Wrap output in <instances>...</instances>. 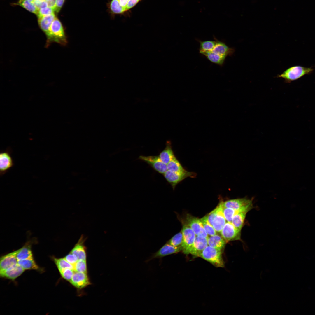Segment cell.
Listing matches in <instances>:
<instances>
[{
	"label": "cell",
	"instance_id": "obj_25",
	"mask_svg": "<svg viewBox=\"0 0 315 315\" xmlns=\"http://www.w3.org/2000/svg\"><path fill=\"white\" fill-rule=\"evenodd\" d=\"M18 264L25 270H35L40 271V268L36 263L34 258L18 261Z\"/></svg>",
	"mask_w": 315,
	"mask_h": 315
},
{
	"label": "cell",
	"instance_id": "obj_41",
	"mask_svg": "<svg viewBox=\"0 0 315 315\" xmlns=\"http://www.w3.org/2000/svg\"><path fill=\"white\" fill-rule=\"evenodd\" d=\"M140 0H128L126 8V10H127L134 7Z\"/></svg>",
	"mask_w": 315,
	"mask_h": 315
},
{
	"label": "cell",
	"instance_id": "obj_16",
	"mask_svg": "<svg viewBox=\"0 0 315 315\" xmlns=\"http://www.w3.org/2000/svg\"><path fill=\"white\" fill-rule=\"evenodd\" d=\"M216 40V43L211 52L225 57L233 53V48L229 47L224 43Z\"/></svg>",
	"mask_w": 315,
	"mask_h": 315
},
{
	"label": "cell",
	"instance_id": "obj_10",
	"mask_svg": "<svg viewBox=\"0 0 315 315\" xmlns=\"http://www.w3.org/2000/svg\"><path fill=\"white\" fill-rule=\"evenodd\" d=\"M69 282L74 287L79 289L91 284L87 273L76 271Z\"/></svg>",
	"mask_w": 315,
	"mask_h": 315
},
{
	"label": "cell",
	"instance_id": "obj_34",
	"mask_svg": "<svg viewBox=\"0 0 315 315\" xmlns=\"http://www.w3.org/2000/svg\"><path fill=\"white\" fill-rule=\"evenodd\" d=\"M75 271L87 273V267L86 260H78L74 265Z\"/></svg>",
	"mask_w": 315,
	"mask_h": 315
},
{
	"label": "cell",
	"instance_id": "obj_18",
	"mask_svg": "<svg viewBox=\"0 0 315 315\" xmlns=\"http://www.w3.org/2000/svg\"><path fill=\"white\" fill-rule=\"evenodd\" d=\"M54 13L38 18L39 26L46 36L48 35L49 28L55 18Z\"/></svg>",
	"mask_w": 315,
	"mask_h": 315
},
{
	"label": "cell",
	"instance_id": "obj_33",
	"mask_svg": "<svg viewBox=\"0 0 315 315\" xmlns=\"http://www.w3.org/2000/svg\"><path fill=\"white\" fill-rule=\"evenodd\" d=\"M110 7L112 12L115 14H121L126 11L120 5L119 0H112Z\"/></svg>",
	"mask_w": 315,
	"mask_h": 315
},
{
	"label": "cell",
	"instance_id": "obj_31",
	"mask_svg": "<svg viewBox=\"0 0 315 315\" xmlns=\"http://www.w3.org/2000/svg\"><path fill=\"white\" fill-rule=\"evenodd\" d=\"M219 204L221 206L222 212L226 221L231 223L233 216L238 212L233 209L223 207L220 203Z\"/></svg>",
	"mask_w": 315,
	"mask_h": 315
},
{
	"label": "cell",
	"instance_id": "obj_36",
	"mask_svg": "<svg viewBox=\"0 0 315 315\" xmlns=\"http://www.w3.org/2000/svg\"><path fill=\"white\" fill-rule=\"evenodd\" d=\"M54 10L52 8L47 7L39 9L37 16L38 18L54 13Z\"/></svg>",
	"mask_w": 315,
	"mask_h": 315
},
{
	"label": "cell",
	"instance_id": "obj_35",
	"mask_svg": "<svg viewBox=\"0 0 315 315\" xmlns=\"http://www.w3.org/2000/svg\"><path fill=\"white\" fill-rule=\"evenodd\" d=\"M59 272L62 277L69 282L75 271L74 270L66 269Z\"/></svg>",
	"mask_w": 315,
	"mask_h": 315
},
{
	"label": "cell",
	"instance_id": "obj_4",
	"mask_svg": "<svg viewBox=\"0 0 315 315\" xmlns=\"http://www.w3.org/2000/svg\"><path fill=\"white\" fill-rule=\"evenodd\" d=\"M252 200L245 198L231 199L220 203L224 207L233 209L238 212H248L253 208Z\"/></svg>",
	"mask_w": 315,
	"mask_h": 315
},
{
	"label": "cell",
	"instance_id": "obj_27",
	"mask_svg": "<svg viewBox=\"0 0 315 315\" xmlns=\"http://www.w3.org/2000/svg\"><path fill=\"white\" fill-rule=\"evenodd\" d=\"M206 58L212 62L222 66L223 64L226 57L215 54L211 52L204 54Z\"/></svg>",
	"mask_w": 315,
	"mask_h": 315
},
{
	"label": "cell",
	"instance_id": "obj_9",
	"mask_svg": "<svg viewBox=\"0 0 315 315\" xmlns=\"http://www.w3.org/2000/svg\"><path fill=\"white\" fill-rule=\"evenodd\" d=\"M139 159L148 164L159 173L163 174L167 170V164L161 160L158 156L140 155Z\"/></svg>",
	"mask_w": 315,
	"mask_h": 315
},
{
	"label": "cell",
	"instance_id": "obj_23",
	"mask_svg": "<svg viewBox=\"0 0 315 315\" xmlns=\"http://www.w3.org/2000/svg\"><path fill=\"white\" fill-rule=\"evenodd\" d=\"M247 212H238L233 216L232 223L236 228L241 230L243 226L244 222Z\"/></svg>",
	"mask_w": 315,
	"mask_h": 315
},
{
	"label": "cell",
	"instance_id": "obj_11",
	"mask_svg": "<svg viewBox=\"0 0 315 315\" xmlns=\"http://www.w3.org/2000/svg\"><path fill=\"white\" fill-rule=\"evenodd\" d=\"M18 250L4 255L0 258V272L11 268L18 264L16 255Z\"/></svg>",
	"mask_w": 315,
	"mask_h": 315
},
{
	"label": "cell",
	"instance_id": "obj_5",
	"mask_svg": "<svg viewBox=\"0 0 315 315\" xmlns=\"http://www.w3.org/2000/svg\"><path fill=\"white\" fill-rule=\"evenodd\" d=\"M183 241L181 245V251L185 254H188L193 245L196 235L187 224L184 225L181 231Z\"/></svg>",
	"mask_w": 315,
	"mask_h": 315
},
{
	"label": "cell",
	"instance_id": "obj_15",
	"mask_svg": "<svg viewBox=\"0 0 315 315\" xmlns=\"http://www.w3.org/2000/svg\"><path fill=\"white\" fill-rule=\"evenodd\" d=\"M24 270L18 264L11 268L0 272V275L1 277L13 280L21 275Z\"/></svg>",
	"mask_w": 315,
	"mask_h": 315
},
{
	"label": "cell",
	"instance_id": "obj_17",
	"mask_svg": "<svg viewBox=\"0 0 315 315\" xmlns=\"http://www.w3.org/2000/svg\"><path fill=\"white\" fill-rule=\"evenodd\" d=\"M217 207V213L213 221L212 226L216 232H220L227 221L224 216L219 204Z\"/></svg>",
	"mask_w": 315,
	"mask_h": 315
},
{
	"label": "cell",
	"instance_id": "obj_14",
	"mask_svg": "<svg viewBox=\"0 0 315 315\" xmlns=\"http://www.w3.org/2000/svg\"><path fill=\"white\" fill-rule=\"evenodd\" d=\"M208 245L207 238L196 236L190 254L199 257L200 253Z\"/></svg>",
	"mask_w": 315,
	"mask_h": 315
},
{
	"label": "cell",
	"instance_id": "obj_44",
	"mask_svg": "<svg viewBox=\"0 0 315 315\" xmlns=\"http://www.w3.org/2000/svg\"><path fill=\"white\" fill-rule=\"evenodd\" d=\"M37 0V1H45V0Z\"/></svg>",
	"mask_w": 315,
	"mask_h": 315
},
{
	"label": "cell",
	"instance_id": "obj_1",
	"mask_svg": "<svg viewBox=\"0 0 315 315\" xmlns=\"http://www.w3.org/2000/svg\"><path fill=\"white\" fill-rule=\"evenodd\" d=\"M46 36L45 47L48 48L53 43H56L62 46L68 43V37L63 26L60 20L56 17L52 22Z\"/></svg>",
	"mask_w": 315,
	"mask_h": 315
},
{
	"label": "cell",
	"instance_id": "obj_38",
	"mask_svg": "<svg viewBox=\"0 0 315 315\" xmlns=\"http://www.w3.org/2000/svg\"><path fill=\"white\" fill-rule=\"evenodd\" d=\"M217 211L218 209L217 207L206 216L209 222L212 225L213 221L217 215Z\"/></svg>",
	"mask_w": 315,
	"mask_h": 315
},
{
	"label": "cell",
	"instance_id": "obj_30",
	"mask_svg": "<svg viewBox=\"0 0 315 315\" xmlns=\"http://www.w3.org/2000/svg\"><path fill=\"white\" fill-rule=\"evenodd\" d=\"M200 220L208 235L211 236L216 234V231L209 222L206 216L203 217Z\"/></svg>",
	"mask_w": 315,
	"mask_h": 315
},
{
	"label": "cell",
	"instance_id": "obj_6",
	"mask_svg": "<svg viewBox=\"0 0 315 315\" xmlns=\"http://www.w3.org/2000/svg\"><path fill=\"white\" fill-rule=\"evenodd\" d=\"M163 175L174 190L176 186L181 181L187 177H194L196 176V174L186 170L180 172H173L167 170Z\"/></svg>",
	"mask_w": 315,
	"mask_h": 315
},
{
	"label": "cell",
	"instance_id": "obj_43",
	"mask_svg": "<svg viewBox=\"0 0 315 315\" xmlns=\"http://www.w3.org/2000/svg\"><path fill=\"white\" fill-rule=\"evenodd\" d=\"M28 0V1H30V2H32V3H34V0Z\"/></svg>",
	"mask_w": 315,
	"mask_h": 315
},
{
	"label": "cell",
	"instance_id": "obj_37",
	"mask_svg": "<svg viewBox=\"0 0 315 315\" xmlns=\"http://www.w3.org/2000/svg\"><path fill=\"white\" fill-rule=\"evenodd\" d=\"M64 258L68 262L73 265L78 260L77 257L75 254L70 252Z\"/></svg>",
	"mask_w": 315,
	"mask_h": 315
},
{
	"label": "cell",
	"instance_id": "obj_12",
	"mask_svg": "<svg viewBox=\"0 0 315 315\" xmlns=\"http://www.w3.org/2000/svg\"><path fill=\"white\" fill-rule=\"evenodd\" d=\"M181 251V246L176 247L167 242L156 252L154 253L148 261L153 259L162 258L165 256L177 253Z\"/></svg>",
	"mask_w": 315,
	"mask_h": 315
},
{
	"label": "cell",
	"instance_id": "obj_28",
	"mask_svg": "<svg viewBox=\"0 0 315 315\" xmlns=\"http://www.w3.org/2000/svg\"><path fill=\"white\" fill-rule=\"evenodd\" d=\"M17 4L37 15L38 14L39 9L34 3L31 2L27 0H19Z\"/></svg>",
	"mask_w": 315,
	"mask_h": 315
},
{
	"label": "cell",
	"instance_id": "obj_26",
	"mask_svg": "<svg viewBox=\"0 0 315 315\" xmlns=\"http://www.w3.org/2000/svg\"><path fill=\"white\" fill-rule=\"evenodd\" d=\"M167 170L171 172H180L186 171L175 156L167 164Z\"/></svg>",
	"mask_w": 315,
	"mask_h": 315
},
{
	"label": "cell",
	"instance_id": "obj_32",
	"mask_svg": "<svg viewBox=\"0 0 315 315\" xmlns=\"http://www.w3.org/2000/svg\"><path fill=\"white\" fill-rule=\"evenodd\" d=\"M183 241V234L181 232L172 237L167 242L173 246L178 247L181 246Z\"/></svg>",
	"mask_w": 315,
	"mask_h": 315
},
{
	"label": "cell",
	"instance_id": "obj_39",
	"mask_svg": "<svg viewBox=\"0 0 315 315\" xmlns=\"http://www.w3.org/2000/svg\"><path fill=\"white\" fill-rule=\"evenodd\" d=\"M34 3L39 9L48 7V2L46 1H40L34 0Z\"/></svg>",
	"mask_w": 315,
	"mask_h": 315
},
{
	"label": "cell",
	"instance_id": "obj_8",
	"mask_svg": "<svg viewBox=\"0 0 315 315\" xmlns=\"http://www.w3.org/2000/svg\"><path fill=\"white\" fill-rule=\"evenodd\" d=\"M220 233L226 242L241 240V230L235 228L231 222H227Z\"/></svg>",
	"mask_w": 315,
	"mask_h": 315
},
{
	"label": "cell",
	"instance_id": "obj_24",
	"mask_svg": "<svg viewBox=\"0 0 315 315\" xmlns=\"http://www.w3.org/2000/svg\"><path fill=\"white\" fill-rule=\"evenodd\" d=\"M214 41H202L198 40L200 43L199 52L201 54L203 55L204 54L211 52L216 42V39Z\"/></svg>",
	"mask_w": 315,
	"mask_h": 315
},
{
	"label": "cell",
	"instance_id": "obj_3",
	"mask_svg": "<svg viewBox=\"0 0 315 315\" xmlns=\"http://www.w3.org/2000/svg\"><path fill=\"white\" fill-rule=\"evenodd\" d=\"M222 251L208 245L199 256L215 267H223L224 262L222 258Z\"/></svg>",
	"mask_w": 315,
	"mask_h": 315
},
{
	"label": "cell",
	"instance_id": "obj_22",
	"mask_svg": "<svg viewBox=\"0 0 315 315\" xmlns=\"http://www.w3.org/2000/svg\"><path fill=\"white\" fill-rule=\"evenodd\" d=\"M16 257L18 261L33 258L30 245L26 244L18 249Z\"/></svg>",
	"mask_w": 315,
	"mask_h": 315
},
{
	"label": "cell",
	"instance_id": "obj_42",
	"mask_svg": "<svg viewBox=\"0 0 315 315\" xmlns=\"http://www.w3.org/2000/svg\"><path fill=\"white\" fill-rule=\"evenodd\" d=\"M121 6L126 10V8L128 0H119Z\"/></svg>",
	"mask_w": 315,
	"mask_h": 315
},
{
	"label": "cell",
	"instance_id": "obj_7",
	"mask_svg": "<svg viewBox=\"0 0 315 315\" xmlns=\"http://www.w3.org/2000/svg\"><path fill=\"white\" fill-rule=\"evenodd\" d=\"M12 150L8 147L2 150L0 153V175L2 176L7 173L14 165L11 156Z\"/></svg>",
	"mask_w": 315,
	"mask_h": 315
},
{
	"label": "cell",
	"instance_id": "obj_19",
	"mask_svg": "<svg viewBox=\"0 0 315 315\" xmlns=\"http://www.w3.org/2000/svg\"><path fill=\"white\" fill-rule=\"evenodd\" d=\"M158 156L161 160L166 164L175 156L170 141H167L165 147L160 152Z\"/></svg>",
	"mask_w": 315,
	"mask_h": 315
},
{
	"label": "cell",
	"instance_id": "obj_40",
	"mask_svg": "<svg viewBox=\"0 0 315 315\" xmlns=\"http://www.w3.org/2000/svg\"><path fill=\"white\" fill-rule=\"evenodd\" d=\"M65 0H55V4L54 8V11L59 12L61 9Z\"/></svg>",
	"mask_w": 315,
	"mask_h": 315
},
{
	"label": "cell",
	"instance_id": "obj_21",
	"mask_svg": "<svg viewBox=\"0 0 315 315\" xmlns=\"http://www.w3.org/2000/svg\"><path fill=\"white\" fill-rule=\"evenodd\" d=\"M186 220L187 224L191 228L196 236H197L203 227L200 219L189 215L187 217Z\"/></svg>",
	"mask_w": 315,
	"mask_h": 315
},
{
	"label": "cell",
	"instance_id": "obj_13",
	"mask_svg": "<svg viewBox=\"0 0 315 315\" xmlns=\"http://www.w3.org/2000/svg\"><path fill=\"white\" fill-rule=\"evenodd\" d=\"M86 239V238L82 235L70 252L75 254L78 260H86L87 249L84 244Z\"/></svg>",
	"mask_w": 315,
	"mask_h": 315
},
{
	"label": "cell",
	"instance_id": "obj_20",
	"mask_svg": "<svg viewBox=\"0 0 315 315\" xmlns=\"http://www.w3.org/2000/svg\"><path fill=\"white\" fill-rule=\"evenodd\" d=\"M207 242L209 246L221 251L224 247L226 243L222 236L216 234L209 236Z\"/></svg>",
	"mask_w": 315,
	"mask_h": 315
},
{
	"label": "cell",
	"instance_id": "obj_29",
	"mask_svg": "<svg viewBox=\"0 0 315 315\" xmlns=\"http://www.w3.org/2000/svg\"><path fill=\"white\" fill-rule=\"evenodd\" d=\"M54 260L59 272L66 269L74 270V265L68 262L64 258H55Z\"/></svg>",
	"mask_w": 315,
	"mask_h": 315
},
{
	"label": "cell",
	"instance_id": "obj_2",
	"mask_svg": "<svg viewBox=\"0 0 315 315\" xmlns=\"http://www.w3.org/2000/svg\"><path fill=\"white\" fill-rule=\"evenodd\" d=\"M314 69L312 67H306L301 66H295L290 67L282 73L277 76L282 78L286 83H290L304 76L309 75L312 73Z\"/></svg>",
	"mask_w": 315,
	"mask_h": 315
}]
</instances>
